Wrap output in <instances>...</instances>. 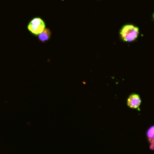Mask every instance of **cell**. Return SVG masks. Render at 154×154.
I'll use <instances>...</instances> for the list:
<instances>
[{
    "instance_id": "277c9868",
    "label": "cell",
    "mask_w": 154,
    "mask_h": 154,
    "mask_svg": "<svg viewBox=\"0 0 154 154\" xmlns=\"http://www.w3.org/2000/svg\"><path fill=\"white\" fill-rule=\"evenodd\" d=\"M147 137L149 143H150V149L154 150V126L148 129L147 132Z\"/></svg>"
},
{
    "instance_id": "3957f363",
    "label": "cell",
    "mask_w": 154,
    "mask_h": 154,
    "mask_svg": "<svg viewBox=\"0 0 154 154\" xmlns=\"http://www.w3.org/2000/svg\"><path fill=\"white\" fill-rule=\"evenodd\" d=\"M141 103V99L138 94H132L129 97L127 101V105L129 108L139 109Z\"/></svg>"
},
{
    "instance_id": "7a4b0ae2",
    "label": "cell",
    "mask_w": 154,
    "mask_h": 154,
    "mask_svg": "<svg viewBox=\"0 0 154 154\" xmlns=\"http://www.w3.org/2000/svg\"><path fill=\"white\" fill-rule=\"evenodd\" d=\"M45 22L43 21V20L39 17H35L32 20L28 25L29 31H30L32 34L36 35H40L45 30Z\"/></svg>"
},
{
    "instance_id": "6da1fadb",
    "label": "cell",
    "mask_w": 154,
    "mask_h": 154,
    "mask_svg": "<svg viewBox=\"0 0 154 154\" xmlns=\"http://www.w3.org/2000/svg\"><path fill=\"white\" fill-rule=\"evenodd\" d=\"M121 38L124 42H131L137 39L139 35V29L133 25H125L120 32Z\"/></svg>"
},
{
    "instance_id": "5b68a950",
    "label": "cell",
    "mask_w": 154,
    "mask_h": 154,
    "mask_svg": "<svg viewBox=\"0 0 154 154\" xmlns=\"http://www.w3.org/2000/svg\"><path fill=\"white\" fill-rule=\"evenodd\" d=\"M51 35V31H50L48 29L45 28V30H44L40 35H38V37L41 41H42V42H45V41H48V39L50 38Z\"/></svg>"
},
{
    "instance_id": "8992f818",
    "label": "cell",
    "mask_w": 154,
    "mask_h": 154,
    "mask_svg": "<svg viewBox=\"0 0 154 154\" xmlns=\"http://www.w3.org/2000/svg\"><path fill=\"white\" fill-rule=\"evenodd\" d=\"M153 18H154V14H153Z\"/></svg>"
}]
</instances>
